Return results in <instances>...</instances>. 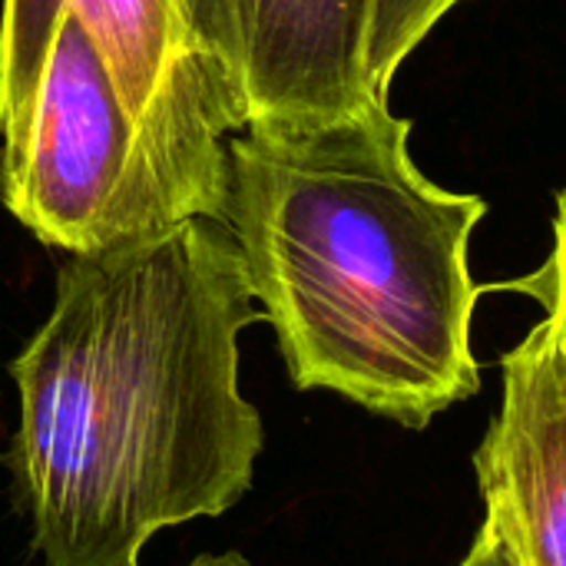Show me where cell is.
<instances>
[{"label": "cell", "instance_id": "277c9868", "mask_svg": "<svg viewBox=\"0 0 566 566\" xmlns=\"http://www.w3.org/2000/svg\"><path fill=\"white\" fill-rule=\"evenodd\" d=\"M0 196L23 229L66 255L149 242L189 222L73 10L56 17L23 136L0 149Z\"/></svg>", "mask_w": 566, "mask_h": 566}, {"label": "cell", "instance_id": "9c48e42d", "mask_svg": "<svg viewBox=\"0 0 566 566\" xmlns=\"http://www.w3.org/2000/svg\"><path fill=\"white\" fill-rule=\"evenodd\" d=\"M458 566H521V564H517L514 551L507 547V541L497 534V527H494L491 521H484V524H481V531H478V537H474V544H471V551L464 554V560H461Z\"/></svg>", "mask_w": 566, "mask_h": 566}, {"label": "cell", "instance_id": "52a82bcc", "mask_svg": "<svg viewBox=\"0 0 566 566\" xmlns=\"http://www.w3.org/2000/svg\"><path fill=\"white\" fill-rule=\"evenodd\" d=\"M464 0H375L368 33V83L388 96L401 63L424 43V36Z\"/></svg>", "mask_w": 566, "mask_h": 566}, {"label": "cell", "instance_id": "3957f363", "mask_svg": "<svg viewBox=\"0 0 566 566\" xmlns=\"http://www.w3.org/2000/svg\"><path fill=\"white\" fill-rule=\"evenodd\" d=\"M63 10L93 33L153 169L186 216L226 222L229 139L242 133V113L206 56L186 0H3L0 149L27 129Z\"/></svg>", "mask_w": 566, "mask_h": 566}, {"label": "cell", "instance_id": "8992f818", "mask_svg": "<svg viewBox=\"0 0 566 566\" xmlns=\"http://www.w3.org/2000/svg\"><path fill=\"white\" fill-rule=\"evenodd\" d=\"M501 411L474 451L484 521L521 566H566V345L537 322L504 361Z\"/></svg>", "mask_w": 566, "mask_h": 566}, {"label": "cell", "instance_id": "7a4b0ae2", "mask_svg": "<svg viewBox=\"0 0 566 566\" xmlns=\"http://www.w3.org/2000/svg\"><path fill=\"white\" fill-rule=\"evenodd\" d=\"M388 96L229 139L226 226L298 391L424 431L481 388L471 235L488 202L431 182Z\"/></svg>", "mask_w": 566, "mask_h": 566}, {"label": "cell", "instance_id": "ba28073f", "mask_svg": "<svg viewBox=\"0 0 566 566\" xmlns=\"http://www.w3.org/2000/svg\"><path fill=\"white\" fill-rule=\"evenodd\" d=\"M514 289L524 295H534L547 308V322L560 335L566 345V189L557 196V212H554V252L551 259L527 279H521Z\"/></svg>", "mask_w": 566, "mask_h": 566}, {"label": "cell", "instance_id": "5b68a950", "mask_svg": "<svg viewBox=\"0 0 566 566\" xmlns=\"http://www.w3.org/2000/svg\"><path fill=\"white\" fill-rule=\"evenodd\" d=\"M242 129L318 123L385 96L368 83L375 0H186Z\"/></svg>", "mask_w": 566, "mask_h": 566}, {"label": "cell", "instance_id": "30bf717a", "mask_svg": "<svg viewBox=\"0 0 566 566\" xmlns=\"http://www.w3.org/2000/svg\"><path fill=\"white\" fill-rule=\"evenodd\" d=\"M189 566H249V560L242 554L229 551V554H202V557H196Z\"/></svg>", "mask_w": 566, "mask_h": 566}, {"label": "cell", "instance_id": "6da1fadb", "mask_svg": "<svg viewBox=\"0 0 566 566\" xmlns=\"http://www.w3.org/2000/svg\"><path fill=\"white\" fill-rule=\"evenodd\" d=\"M255 322L219 219L60 265L46 322L7 368L20 418L3 464L43 566H139L153 534L245 497L265 444L239 388Z\"/></svg>", "mask_w": 566, "mask_h": 566}]
</instances>
